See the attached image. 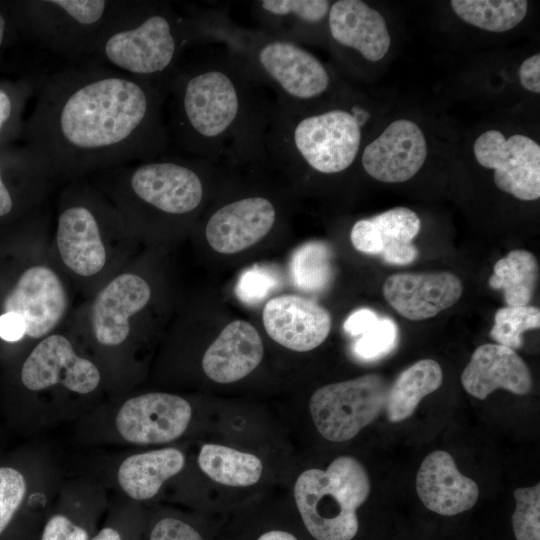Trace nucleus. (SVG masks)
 Instances as JSON below:
<instances>
[{
  "label": "nucleus",
  "mask_w": 540,
  "mask_h": 540,
  "mask_svg": "<svg viewBox=\"0 0 540 540\" xmlns=\"http://www.w3.org/2000/svg\"><path fill=\"white\" fill-rule=\"evenodd\" d=\"M388 389L386 379L377 373L318 388L309 402L316 429L332 442L354 438L385 408Z\"/></svg>",
  "instance_id": "10"
},
{
  "label": "nucleus",
  "mask_w": 540,
  "mask_h": 540,
  "mask_svg": "<svg viewBox=\"0 0 540 540\" xmlns=\"http://www.w3.org/2000/svg\"><path fill=\"white\" fill-rule=\"evenodd\" d=\"M7 21L3 13L0 11V49L2 48L6 36Z\"/></svg>",
  "instance_id": "46"
},
{
  "label": "nucleus",
  "mask_w": 540,
  "mask_h": 540,
  "mask_svg": "<svg viewBox=\"0 0 540 540\" xmlns=\"http://www.w3.org/2000/svg\"><path fill=\"white\" fill-rule=\"evenodd\" d=\"M213 162L163 154L95 173L89 178L122 215L132 232L153 218L182 219L206 197L205 173Z\"/></svg>",
  "instance_id": "5"
},
{
  "label": "nucleus",
  "mask_w": 540,
  "mask_h": 540,
  "mask_svg": "<svg viewBox=\"0 0 540 540\" xmlns=\"http://www.w3.org/2000/svg\"><path fill=\"white\" fill-rule=\"evenodd\" d=\"M398 329L389 318L379 319L353 345L354 354L365 361H373L390 353L396 345Z\"/></svg>",
  "instance_id": "34"
},
{
  "label": "nucleus",
  "mask_w": 540,
  "mask_h": 540,
  "mask_svg": "<svg viewBox=\"0 0 540 540\" xmlns=\"http://www.w3.org/2000/svg\"><path fill=\"white\" fill-rule=\"evenodd\" d=\"M150 540H203L190 525L175 518H164L153 528Z\"/></svg>",
  "instance_id": "38"
},
{
  "label": "nucleus",
  "mask_w": 540,
  "mask_h": 540,
  "mask_svg": "<svg viewBox=\"0 0 540 540\" xmlns=\"http://www.w3.org/2000/svg\"><path fill=\"white\" fill-rule=\"evenodd\" d=\"M20 377L31 391L62 385L81 395L94 391L101 380L98 367L79 356L65 335L54 332L32 349L23 363Z\"/></svg>",
  "instance_id": "14"
},
{
  "label": "nucleus",
  "mask_w": 540,
  "mask_h": 540,
  "mask_svg": "<svg viewBox=\"0 0 540 540\" xmlns=\"http://www.w3.org/2000/svg\"><path fill=\"white\" fill-rule=\"evenodd\" d=\"M540 327V310L534 306H505L498 309L490 337L513 350L523 345L522 334Z\"/></svg>",
  "instance_id": "32"
},
{
  "label": "nucleus",
  "mask_w": 540,
  "mask_h": 540,
  "mask_svg": "<svg viewBox=\"0 0 540 540\" xmlns=\"http://www.w3.org/2000/svg\"><path fill=\"white\" fill-rule=\"evenodd\" d=\"M198 465L213 481L232 487L254 485L263 470L262 462L257 456L210 443L201 447Z\"/></svg>",
  "instance_id": "28"
},
{
  "label": "nucleus",
  "mask_w": 540,
  "mask_h": 540,
  "mask_svg": "<svg viewBox=\"0 0 540 540\" xmlns=\"http://www.w3.org/2000/svg\"><path fill=\"white\" fill-rule=\"evenodd\" d=\"M192 417L184 398L152 392L128 399L116 415L120 435L135 444H160L181 436Z\"/></svg>",
  "instance_id": "15"
},
{
  "label": "nucleus",
  "mask_w": 540,
  "mask_h": 540,
  "mask_svg": "<svg viewBox=\"0 0 540 540\" xmlns=\"http://www.w3.org/2000/svg\"><path fill=\"white\" fill-rule=\"evenodd\" d=\"M91 540H122V539L116 530L106 527V528H103Z\"/></svg>",
  "instance_id": "45"
},
{
  "label": "nucleus",
  "mask_w": 540,
  "mask_h": 540,
  "mask_svg": "<svg viewBox=\"0 0 540 540\" xmlns=\"http://www.w3.org/2000/svg\"><path fill=\"white\" fill-rule=\"evenodd\" d=\"M45 76L28 146L59 181L166 154L167 89L90 59Z\"/></svg>",
  "instance_id": "1"
},
{
  "label": "nucleus",
  "mask_w": 540,
  "mask_h": 540,
  "mask_svg": "<svg viewBox=\"0 0 540 540\" xmlns=\"http://www.w3.org/2000/svg\"><path fill=\"white\" fill-rule=\"evenodd\" d=\"M224 48L180 62L167 84L170 140L210 162H258L274 100Z\"/></svg>",
  "instance_id": "2"
},
{
  "label": "nucleus",
  "mask_w": 540,
  "mask_h": 540,
  "mask_svg": "<svg viewBox=\"0 0 540 540\" xmlns=\"http://www.w3.org/2000/svg\"><path fill=\"white\" fill-rule=\"evenodd\" d=\"M420 227V218L414 211L395 207L356 221L350 231V240L359 252L379 255L389 264L407 265L418 256L412 240Z\"/></svg>",
  "instance_id": "20"
},
{
  "label": "nucleus",
  "mask_w": 540,
  "mask_h": 540,
  "mask_svg": "<svg viewBox=\"0 0 540 540\" xmlns=\"http://www.w3.org/2000/svg\"><path fill=\"white\" fill-rule=\"evenodd\" d=\"M426 156L422 130L412 121L399 119L364 148L361 163L372 178L400 183L411 179L421 169Z\"/></svg>",
  "instance_id": "17"
},
{
  "label": "nucleus",
  "mask_w": 540,
  "mask_h": 540,
  "mask_svg": "<svg viewBox=\"0 0 540 540\" xmlns=\"http://www.w3.org/2000/svg\"><path fill=\"white\" fill-rule=\"evenodd\" d=\"M327 30L337 45L355 51L371 62L381 60L391 43L383 16L361 0L333 2Z\"/></svg>",
  "instance_id": "23"
},
{
  "label": "nucleus",
  "mask_w": 540,
  "mask_h": 540,
  "mask_svg": "<svg viewBox=\"0 0 540 540\" xmlns=\"http://www.w3.org/2000/svg\"><path fill=\"white\" fill-rule=\"evenodd\" d=\"M370 493L364 466L351 456H340L326 470L308 469L294 485L302 521L316 540H351L358 532L357 509Z\"/></svg>",
  "instance_id": "8"
},
{
  "label": "nucleus",
  "mask_w": 540,
  "mask_h": 540,
  "mask_svg": "<svg viewBox=\"0 0 540 540\" xmlns=\"http://www.w3.org/2000/svg\"><path fill=\"white\" fill-rule=\"evenodd\" d=\"M41 540H88V534L69 518L55 515L45 525Z\"/></svg>",
  "instance_id": "39"
},
{
  "label": "nucleus",
  "mask_w": 540,
  "mask_h": 540,
  "mask_svg": "<svg viewBox=\"0 0 540 540\" xmlns=\"http://www.w3.org/2000/svg\"><path fill=\"white\" fill-rule=\"evenodd\" d=\"M185 464L183 453L175 448L152 450L126 458L117 478L123 491L135 500L154 497L162 484L179 473Z\"/></svg>",
  "instance_id": "26"
},
{
  "label": "nucleus",
  "mask_w": 540,
  "mask_h": 540,
  "mask_svg": "<svg viewBox=\"0 0 540 540\" xmlns=\"http://www.w3.org/2000/svg\"><path fill=\"white\" fill-rule=\"evenodd\" d=\"M25 493L23 475L14 468L0 467V534L21 505Z\"/></svg>",
  "instance_id": "35"
},
{
  "label": "nucleus",
  "mask_w": 540,
  "mask_h": 540,
  "mask_svg": "<svg viewBox=\"0 0 540 540\" xmlns=\"http://www.w3.org/2000/svg\"><path fill=\"white\" fill-rule=\"evenodd\" d=\"M443 372L433 359H422L403 370L389 387L385 410L390 422L412 416L419 402L442 384Z\"/></svg>",
  "instance_id": "27"
},
{
  "label": "nucleus",
  "mask_w": 540,
  "mask_h": 540,
  "mask_svg": "<svg viewBox=\"0 0 540 540\" xmlns=\"http://www.w3.org/2000/svg\"><path fill=\"white\" fill-rule=\"evenodd\" d=\"M262 319L267 334L283 347L306 352L328 337L332 319L326 308L298 295H280L264 306Z\"/></svg>",
  "instance_id": "18"
},
{
  "label": "nucleus",
  "mask_w": 540,
  "mask_h": 540,
  "mask_svg": "<svg viewBox=\"0 0 540 540\" xmlns=\"http://www.w3.org/2000/svg\"><path fill=\"white\" fill-rule=\"evenodd\" d=\"M197 44L190 11L180 13L167 2L137 1L101 39L91 59L167 89L185 53Z\"/></svg>",
  "instance_id": "7"
},
{
  "label": "nucleus",
  "mask_w": 540,
  "mask_h": 540,
  "mask_svg": "<svg viewBox=\"0 0 540 540\" xmlns=\"http://www.w3.org/2000/svg\"><path fill=\"white\" fill-rule=\"evenodd\" d=\"M290 270L293 282L300 290H325L333 274L329 247L320 241L301 245L293 253Z\"/></svg>",
  "instance_id": "31"
},
{
  "label": "nucleus",
  "mask_w": 540,
  "mask_h": 540,
  "mask_svg": "<svg viewBox=\"0 0 540 540\" xmlns=\"http://www.w3.org/2000/svg\"><path fill=\"white\" fill-rule=\"evenodd\" d=\"M151 297L149 282L125 266L94 293L81 327H86L100 346L117 348L129 340Z\"/></svg>",
  "instance_id": "12"
},
{
  "label": "nucleus",
  "mask_w": 540,
  "mask_h": 540,
  "mask_svg": "<svg viewBox=\"0 0 540 540\" xmlns=\"http://www.w3.org/2000/svg\"><path fill=\"white\" fill-rule=\"evenodd\" d=\"M477 162L494 169V183L520 200L540 197V146L531 138L515 134L508 139L497 130L482 133L473 146Z\"/></svg>",
  "instance_id": "13"
},
{
  "label": "nucleus",
  "mask_w": 540,
  "mask_h": 540,
  "mask_svg": "<svg viewBox=\"0 0 540 540\" xmlns=\"http://www.w3.org/2000/svg\"><path fill=\"white\" fill-rule=\"evenodd\" d=\"M523 87L531 92H540V54L537 53L523 61L519 69Z\"/></svg>",
  "instance_id": "42"
},
{
  "label": "nucleus",
  "mask_w": 540,
  "mask_h": 540,
  "mask_svg": "<svg viewBox=\"0 0 540 540\" xmlns=\"http://www.w3.org/2000/svg\"><path fill=\"white\" fill-rule=\"evenodd\" d=\"M516 507L511 517L516 540H540V484L519 487L513 493Z\"/></svg>",
  "instance_id": "33"
},
{
  "label": "nucleus",
  "mask_w": 540,
  "mask_h": 540,
  "mask_svg": "<svg viewBox=\"0 0 540 540\" xmlns=\"http://www.w3.org/2000/svg\"><path fill=\"white\" fill-rule=\"evenodd\" d=\"M416 491L427 509L443 516L471 509L479 497L477 483L463 475L453 457L443 450L430 453L421 463Z\"/></svg>",
  "instance_id": "21"
},
{
  "label": "nucleus",
  "mask_w": 540,
  "mask_h": 540,
  "mask_svg": "<svg viewBox=\"0 0 540 540\" xmlns=\"http://www.w3.org/2000/svg\"><path fill=\"white\" fill-rule=\"evenodd\" d=\"M68 278L52 254L27 266L2 302V313L18 314L26 326V336L42 339L59 327L68 314Z\"/></svg>",
  "instance_id": "11"
},
{
  "label": "nucleus",
  "mask_w": 540,
  "mask_h": 540,
  "mask_svg": "<svg viewBox=\"0 0 540 540\" xmlns=\"http://www.w3.org/2000/svg\"><path fill=\"white\" fill-rule=\"evenodd\" d=\"M257 540H297V538L285 531L272 530L262 534Z\"/></svg>",
  "instance_id": "44"
},
{
  "label": "nucleus",
  "mask_w": 540,
  "mask_h": 540,
  "mask_svg": "<svg viewBox=\"0 0 540 540\" xmlns=\"http://www.w3.org/2000/svg\"><path fill=\"white\" fill-rule=\"evenodd\" d=\"M327 0H259L251 3L261 30L301 45L322 23H327Z\"/></svg>",
  "instance_id": "25"
},
{
  "label": "nucleus",
  "mask_w": 540,
  "mask_h": 540,
  "mask_svg": "<svg viewBox=\"0 0 540 540\" xmlns=\"http://www.w3.org/2000/svg\"><path fill=\"white\" fill-rule=\"evenodd\" d=\"M463 293L461 280L447 271L397 273L383 284L386 301L401 316L420 321L453 306Z\"/></svg>",
  "instance_id": "19"
},
{
  "label": "nucleus",
  "mask_w": 540,
  "mask_h": 540,
  "mask_svg": "<svg viewBox=\"0 0 540 540\" xmlns=\"http://www.w3.org/2000/svg\"><path fill=\"white\" fill-rule=\"evenodd\" d=\"M201 44L224 47L275 102L291 107L311 106L331 85L326 66L302 45L261 29L237 26L216 10H191Z\"/></svg>",
  "instance_id": "4"
},
{
  "label": "nucleus",
  "mask_w": 540,
  "mask_h": 540,
  "mask_svg": "<svg viewBox=\"0 0 540 540\" xmlns=\"http://www.w3.org/2000/svg\"><path fill=\"white\" fill-rule=\"evenodd\" d=\"M137 1L41 0L24 4V24L43 50L68 61L90 60L101 39Z\"/></svg>",
  "instance_id": "9"
},
{
  "label": "nucleus",
  "mask_w": 540,
  "mask_h": 540,
  "mask_svg": "<svg viewBox=\"0 0 540 540\" xmlns=\"http://www.w3.org/2000/svg\"><path fill=\"white\" fill-rule=\"evenodd\" d=\"M277 217V207L267 196H243L221 205L209 216L205 237L219 253H238L264 238Z\"/></svg>",
  "instance_id": "16"
},
{
  "label": "nucleus",
  "mask_w": 540,
  "mask_h": 540,
  "mask_svg": "<svg viewBox=\"0 0 540 540\" xmlns=\"http://www.w3.org/2000/svg\"><path fill=\"white\" fill-rule=\"evenodd\" d=\"M369 114L358 105L351 110L312 106L290 107L274 100L265 136V157L296 170L323 175L346 171L355 162L362 140L361 127Z\"/></svg>",
  "instance_id": "6"
},
{
  "label": "nucleus",
  "mask_w": 540,
  "mask_h": 540,
  "mask_svg": "<svg viewBox=\"0 0 540 540\" xmlns=\"http://www.w3.org/2000/svg\"><path fill=\"white\" fill-rule=\"evenodd\" d=\"M26 336L23 319L16 313L7 312L0 315V338L6 342H17Z\"/></svg>",
  "instance_id": "41"
},
{
  "label": "nucleus",
  "mask_w": 540,
  "mask_h": 540,
  "mask_svg": "<svg viewBox=\"0 0 540 540\" xmlns=\"http://www.w3.org/2000/svg\"><path fill=\"white\" fill-rule=\"evenodd\" d=\"M276 280L269 271L252 267L240 276L237 283V296L245 302H258L276 286Z\"/></svg>",
  "instance_id": "36"
},
{
  "label": "nucleus",
  "mask_w": 540,
  "mask_h": 540,
  "mask_svg": "<svg viewBox=\"0 0 540 540\" xmlns=\"http://www.w3.org/2000/svg\"><path fill=\"white\" fill-rule=\"evenodd\" d=\"M4 159H0V219L10 215L16 206L14 194L4 176Z\"/></svg>",
  "instance_id": "43"
},
{
  "label": "nucleus",
  "mask_w": 540,
  "mask_h": 540,
  "mask_svg": "<svg viewBox=\"0 0 540 540\" xmlns=\"http://www.w3.org/2000/svg\"><path fill=\"white\" fill-rule=\"evenodd\" d=\"M450 4L463 21L491 32L514 28L528 10L525 0H452Z\"/></svg>",
  "instance_id": "30"
},
{
  "label": "nucleus",
  "mask_w": 540,
  "mask_h": 540,
  "mask_svg": "<svg viewBox=\"0 0 540 540\" xmlns=\"http://www.w3.org/2000/svg\"><path fill=\"white\" fill-rule=\"evenodd\" d=\"M132 233L89 178L75 179L59 194L51 253L69 281L97 291L126 266Z\"/></svg>",
  "instance_id": "3"
},
{
  "label": "nucleus",
  "mask_w": 540,
  "mask_h": 540,
  "mask_svg": "<svg viewBox=\"0 0 540 540\" xmlns=\"http://www.w3.org/2000/svg\"><path fill=\"white\" fill-rule=\"evenodd\" d=\"M537 279L535 256L527 250L517 249L495 263L488 284L504 291L507 306H525L533 297Z\"/></svg>",
  "instance_id": "29"
},
{
  "label": "nucleus",
  "mask_w": 540,
  "mask_h": 540,
  "mask_svg": "<svg viewBox=\"0 0 540 540\" xmlns=\"http://www.w3.org/2000/svg\"><path fill=\"white\" fill-rule=\"evenodd\" d=\"M379 320L377 314L368 308L354 311L343 324L344 330L352 336H361Z\"/></svg>",
  "instance_id": "40"
},
{
  "label": "nucleus",
  "mask_w": 540,
  "mask_h": 540,
  "mask_svg": "<svg viewBox=\"0 0 540 540\" xmlns=\"http://www.w3.org/2000/svg\"><path fill=\"white\" fill-rule=\"evenodd\" d=\"M461 383L467 393L484 400L499 388L525 395L532 388V377L515 350L497 343H486L473 352L462 372Z\"/></svg>",
  "instance_id": "22"
},
{
  "label": "nucleus",
  "mask_w": 540,
  "mask_h": 540,
  "mask_svg": "<svg viewBox=\"0 0 540 540\" xmlns=\"http://www.w3.org/2000/svg\"><path fill=\"white\" fill-rule=\"evenodd\" d=\"M264 347L256 328L244 320H234L207 348L202 368L217 383H232L249 375L262 361Z\"/></svg>",
  "instance_id": "24"
},
{
  "label": "nucleus",
  "mask_w": 540,
  "mask_h": 540,
  "mask_svg": "<svg viewBox=\"0 0 540 540\" xmlns=\"http://www.w3.org/2000/svg\"><path fill=\"white\" fill-rule=\"evenodd\" d=\"M27 83L20 84L11 90L0 87V138L5 134L6 128L14 124L22 102L35 90V88H32L15 96V93Z\"/></svg>",
  "instance_id": "37"
}]
</instances>
